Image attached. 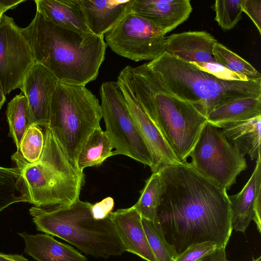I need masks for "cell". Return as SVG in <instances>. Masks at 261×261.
Returning <instances> with one entry per match:
<instances>
[{
  "label": "cell",
  "instance_id": "6da1fadb",
  "mask_svg": "<svg viewBox=\"0 0 261 261\" xmlns=\"http://www.w3.org/2000/svg\"><path fill=\"white\" fill-rule=\"evenodd\" d=\"M158 172L161 190L154 222L176 253L205 242L225 248L232 231L226 190L187 162L165 166Z\"/></svg>",
  "mask_w": 261,
  "mask_h": 261
},
{
  "label": "cell",
  "instance_id": "7a4b0ae2",
  "mask_svg": "<svg viewBox=\"0 0 261 261\" xmlns=\"http://www.w3.org/2000/svg\"><path fill=\"white\" fill-rule=\"evenodd\" d=\"M21 31L35 62L49 70L59 82L85 86L96 79L105 59L103 36L56 25L37 11Z\"/></svg>",
  "mask_w": 261,
  "mask_h": 261
},
{
  "label": "cell",
  "instance_id": "3957f363",
  "mask_svg": "<svg viewBox=\"0 0 261 261\" xmlns=\"http://www.w3.org/2000/svg\"><path fill=\"white\" fill-rule=\"evenodd\" d=\"M119 75L179 161L187 162L206 118L168 91L147 63L127 66Z\"/></svg>",
  "mask_w": 261,
  "mask_h": 261
},
{
  "label": "cell",
  "instance_id": "277c9868",
  "mask_svg": "<svg viewBox=\"0 0 261 261\" xmlns=\"http://www.w3.org/2000/svg\"><path fill=\"white\" fill-rule=\"evenodd\" d=\"M147 65L168 91L192 104L206 118L226 102L261 97V80H221L166 52Z\"/></svg>",
  "mask_w": 261,
  "mask_h": 261
},
{
  "label": "cell",
  "instance_id": "5b68a950",
  "mask_svg": "<svg viewBox=\"0 0 261 261\" xmlns=\"http://www.w3.org/2000/svg\"><path fill=\"white\" fill-rule=\"evenodd\" d=\"M92 204L80 199L68 205L33 206L30 210L38 230L58 237L87 255L108 258L126 252L108 216L94 219Z\"/></svg>",
  "mask_w": 261,
  "mask_h": 261
},
{
  "label": "cell",
  "instance_id": "8992f818",
  "mask_svg": "<svg viewBox=\"0 0 261 261\" xmlns=\"http://www.w3.org/2000/svg\"><path fill=\"white\" fill-rule=\"evenodd\" d=\"M44 139L42 154L36 162H27L17 151L12 155L21 170L25 202L42 207L72 203L80 199L84 173L73 166L47 126Z\"/></svg>",
  "mask_w": 261,
  "mask_h": 261
},
{
  "label": "cell",
  "instance_id": "52a82bcc",
  "mask_svg": "<svg viewBox=\"0 0 261 261\" xmlns=\"http://www.w3.org/2000/svg\"><path fill=\"white\" fill-rule=\"evenodd\" d=\"M101 118L99 100L85 85L59 81L47 127L76 169L81 148L93 130L100 127Z\"/></svg>",
  "mask_w": 261,
  "mask_h": 261
},
{
  "label": "cell",
  "instance_id": "ba28073f",
  "mask_svg": "<svg viewBox=\"0 0 261 261\" xmlns=\"http://www.w3.org/2000/svg\"><path fill=\"white\" fill-rule=\"evenodd\" d=\"M100 95L105 132L115 149L114 155L127 156L151 169L153 164L151 152L128 109L118 83H103Z\"/></svg>",
  "mask_w": 261,
  "mask_h": 261
},
{
  "label": "cell",
  "instance_id": "9c48e42d",
  "mask_svg": "<svg viewBox=\"0 0 261 261\" xmlns=\"http://www.w3.org/2000/svg\"><path fill=\"white\" fill-rule=\"evenodd\" d=\"M189 156L197 172L226 190L247 167L245 155L227 140L220 128L207 121Z\"/></svg>",
  "mask_w": 261,
  "mask_h": 261
},
{
  "label": "cell",
  "instance_id": "30bf717a",
  "mask_svg": "<svg viewBox=\"0 0 261 261\" xmlns=\"http://www.w3.org/2000/svg\"><path fill=\"white\" fill-rule=\"evenodd\" d=\"M165 38L154 23L131 12L106 34V43L122 57L152 61L165 52Z\"/></svg>",
  "mask_w": 261,
  "mask_h": 261
},
{
  "label": "cell",
  "instance_id": "8fae6325",
  "mask_svg": "<svg viewBox=\"0 0 261 261\" xmlns=\"http://www.w3.org/2000/svg\"><path fill=\"white\" fill-rule=\"evenodd\" d=\"M35 63L30 44L13 18L0 19V81L5 95L20 89Z\"/></svg>",
  "mask_w": 261,
  "mask_h": 261
},
{
  "label": "cell",
  "instance_id": "7c38bea8",
  "mask_svg": "<svg viewBox=\"0 0 261 261\" xmlns=\"http://www.w3.org/2000/svg\"><path fill=\"white\" fill-rule=\"evenodd\" d=\"M58 82L53 73L36 62L27 72L20 89L27 100L31 125L48 126L51 97Z\"/></svg>",
  "mask_w": 261,
  "mask_h": 261
},
{
  "label": "cell",
  "instance_id": "4fadbf2b",
  "mask_svg": "<svg viewBox=\"0 0 261 261\" xmlns=\"http://www.w3.org/2000/svg\"><path fill=\"white\" fill-rule=\"evenodd\" d=\"M117 82L121 88L134 120L151 152L153 161L151 169L152 172L156 173L165 166L181 163L158 128L138 104L129 87L119 75Z\"/></svg>",
  "mask_w": 261,
  "mask_h": 261
},
{
  "label": "cell",
  "instance_id": "5bb4252c",
  "mask_svg": "<svg viewBox=\"0 0 261 261\" xmlns=\"http://www.w3.org/2000/svg\"><path fill=\"white\" fill-rule=\"evenodd\" d=\"M232 229L245 232L253 220L261 232V160H256L254 171L242 190L228 195Z\"/></svg>",
  "mask_w": 261,
  "mask_h": 261
},
{
  "label": "cell",
  "instance_id": "9a60e30c",
  "mask_svg": "<svg viewBox=\"0 0 261 261\" xmlns=\"http://www.w3.org/2000/svg\"><path fill=\"white\" fill-rule=\"evenodd\" d=\"M131 10L152 22L165 35L189 18L192 7L189 0H133Z\"/></svg>",
  "mask_w": 261,
  "mask_h": 261
},
{
  "label": "cell",
  "instance_id": "2e32d148",
  "mask_svg": "<svg viewBox=\"0 0 261 261\" xmlns=\"http://www.w3.org/2000/svg\"><path fill=\"white\" fill-rule=\"evenodd\" d=\"M109 217L126 251L146 261H158L148 243L142 218L133 206L111 212Z\"/></svg>",
  "mask_w": 261,
  "mask_h": 261
},
{
  "label": "cell",
  "instance_id": "e0dca14e",
  "mask_svg": "<svg viewBox=\"0 0 261 261\" xmlns=\"http://www.w3.org/2000/svg\"><path fill=\"white\" fill-rule=\"evenodd\" d=\"M217 42L206 31L173 34L165 38V52L189 62L216 63L213 48Z\"/></svg>",
  "mask_w": 261,
  "mask_h": 261
},
{
  "label": "cell",
  "instance_id": "ac0fdd59",
  "mask_svg": "<svg viewBox=\"0 0 261 261\" xmlns=\"http://www.w3.org/2000/svg\"><path fill=\"white\" fill-rule=\"evenodd\" d=\"M133 1L79 0L88 28L98 36H103L132 12Z\"/></svg>",
  "mask_w": 261,
  "mask_h": 261
},
{
  "label": "cell",
  "instance_id": "d6986e66",
  "mask_svg": "<svg viewBox=\"0 0 261 261\" xmlns=\"http://www.w3.org/2000/svg\"><path fill=\"white\" fill-rule=\"evenodd\" d=\"M18 234L24 241V252L37 261H88L71 246L56 240L49 234Z\"/></svg>",
  "mask_w": 261,
  "mask_h": 261
},
{
  "label": "cell",
  "instance_id": "ffe728a7",
  "mask_svg": "<svg viewBox=\"0 0 261 261\" xmlns=\"http://www.w3.org/2000/svg\"><path fill=\"white\" fill-rule=\"evenodd\" d=\"M36 11L56 25L91 33L84 19L79 0H35Z\"/></svg>",
  "mask_w": 261,
  "mask_h": 261
},
{
  "label": "cell",
  "instance_id": "44dd1931",
  "mask_svg": "<svg viewBox=\"0 0 261 261\" xmlns=\"http://www.w3.org/2000/svg\"><path fill=\"white\" fill-rule=\"evenodd\" d=\"M260 125L261 116H259L247 121L226 124L221 130L230 143L243 154H247L254 160L260 156Z\"/></svg>",
  "mask_w": 261,
  "mask_h": 261
},
{
  "label": "cell",
  "instance_id": "7402d4cb",
  "mask_svg": "<svg viewBox=\"0 0 261 261\" xmlns=\"http://www.w3.org/2000/svg\"><path fill=\"white\" fill-rule=\"evenodd\" d=\"M261 116V97H247L226 102L214 109L207 121L221 128L232 122L247 121Z\"/></svg>",
  "mask_w": 261,
  "mask_h": 261
},
{
  "label": "cell",
  "instance_id": "603a6c76",
  "mask_svg": "<svg viewBox=\"0 0 261 261\" xmlns=\"http://www.w3.org/2000/svg\"><path fill=\"white\" fill-rule=\"evenodd\" d=\"M112 143L101 127L90 134L79 153L76 168L81 172L87 167L97 166L114 155Z\"/></svg>",
  "mask_w": 261,
  "mask_h": 261
},
{
  "label": "cell",
  "instance_id": "cb8c5ba5",
  "mask_svg": "<svg viewBox=\"0 0 261 261\" xmlns=\"http://www.w3.org/2000/svg\"><path fill=\"white\" fill-rule=\"evenodd\" d=\"M6 115L9 125V136L13 139L17 150L28 127L31 125L25 96L16 95L8 104Z\"/></svg>",
  "mask_w": 261,
  "mask_h": 261
},
{
  "label": "cell",
  "instance_id": "d4e9b609",
  "mask_svg": "<svg viewBox=\"0 0 261 261\" xmlns=\"http://www.w3.org/2000/svg\"><path fill=\"white\" fill-rule=\"evenodd\" d=\"M161 190V179L159 172L152 173L146 180L140 197L133 206L142 218L155 222L156 210Z\"/></svg>",
  "mask_w": 261,
  "mask_h": 261
},
{
  "label": "cell",
  "instance_id": "484cf974",
  "mask_svg": "<svg viewBox=\"0 0 261 261\" xmlns=\"http://www.w3.org/2000/svg\"><path fill=\"white\" fill-rule=\"evenodd\" d=\"M20 184L19 168L0 166V212L13 203L25 202Z\"/></svg>",
  "mask_w": 261,
  "mask_h": 261
},
{
  "label": "cell",
  "instance_id": "4316f807",
  "mask_svg": "<svg viewBox=\"0 0 261 261\" xmlns=\"http://www.w3.org/2000/svg\"><path fill=\"white\" fill-rule=\"evenodd\" d=\"M213 56L217 63L227 69L250 80H261L260 73L250 63L218 42L214 45Z\"/></svg>",
  "mask_w": 261,
  "mask_h": 261
},
{
  "label": "cell",
  "instance_id": "83f0119b",
  "mask_svg": "<svg viewBox=\"0 0 261 261\" xmlns=\"http://www.w3.org/2000/svg\"><path fill=\"white\" fill-rule=\"evenodd\" d=\"M142 225L149 246L158 261H175L178 256L166 240L159 226L154 221L142 218Z\"/></svg>",
  "mask_w": 261,
  "mask_h": 261
},
{
  "label": "cell",
  "instance_id": "f1b7e54d",
  "mask_svg": "<svg viewBox=\"0 0 261 261\" xmlns=\"http://www.w3.org/2000/svg\"><path fill=\"white\" fill-rule=\"evenodd\" d=\"M44 134L39 126L31 125L25 133L17 150L23 159L28 163L38 161L44 146Z\"/></svg>",
  "mask_w": 261,
  "mask_h": 261
},
{
  "label": "cell",
  "instance_id": "f546056e",
  "mask_svg": "<svg viewBox=\"0 0 261 261\" xmlns=\"http://www.w3.org/2000/svg\"><path fill=\"white\" fill-rule=\"evenodd\" d=\"M243 0H217L214 5L215 20L224 30L232 29L242 18Z\"/></svg>",
  "mask_w": 261,
  "mask_h": 261
},
{
  "label": "cell",
  "instance_id": "4dcf8cb0",
  "mask_svg": "<svg viewBox=\"0 0 261 261\" xmlns=\"http://www.w3.org/2000/svg\"><path fill=\"white\" fill-rule=\"evenodd\" d=\"M190 63L200 70L210 73L221 80L242 81L250 80L246 76L237 74L217 63Z\"/></svg>",
  "mask_w": 261,
  "mask_h": 261
},
{
  "label": "cell",
  "instance_id": "1f68e13d",
  "mask_svg": "<svg viewBox=\"0 0 261 261\" xmlns=\"http://www.w3.org/2000/svg\"><path fill=\"white\" fill-rule=\"evenodd\" d=\"M218 248L216 244L213 242L196 244L189 247L178 254L175 261H199Z\"/></svg>",
  "mask_w": 261,
  "mask_h": 261
},
{
  "label": "cell",
  "instance_id": "d6a6232c",
  "mask_svg": "<svg viewBox=\"0 0 261 261\" xmlns=\"http://www.w3.org/2000/svg\"><path fill=\"white\" fill-rule=\"evenodd\" d=\"M243 12H245L251 18L261 34V1L243 0Z\"/></svg>",
  "mask_w": 261,
  "mask_h": 261
},
{
  "label": "cell",
  "instance_id": "836d02e7",
  "mask_svg": "<svg viewBox=\"0 0 261 261\" xmlns=\"http://www.w3.org/2000/svg\"><path fill=\"white\" fill-rule=\"evenodd\" d=\"M114 205V199L111 197H107L99 202L92 204L91 212L93 218L101 220L108 217L112 212Z\"/></svg>",
  "mask_w": 261,
  "mask_h": 261
},
{
  "label": "cell",
  "instance_id": "e575fe53",
  "mask_svg": "<svg viewBox=\"0 0 261 261\" xmlns=\"http://www.w3.org/2000/svg\"><path fill=\"white\" fill-rule=\"evenodd\" d=\"M199 261H229L226 257L225 248H218L212 253Z\"/></svg>",
  "mask_w": 261,
  "mask_h": 261
},
{
  "label": "cell",
  "instance_id": "d590c367",
  "mask_svg": "<svg viewBox=\"0 0 261 261\" xmlns=\"http://www.w3.org/2000/svg\"><path fill=\"white\" fill-rule=\"evenodd\" d=\"M25 0H0V7L5 13L8 10L14 9Z\"/></svg>",
  "mask_w": 261,
  "mask_h": 261
},
{
  "label": "cell",
  "instance_id": "8d00e7d4",
  "mask_svg": "<svg viewBox=\"0 0 261 261\" xmlns=\"http://www.w3.org/2000/svg\"><path fill=\"white\" fill-rule=\"evenodd\" d=\"M0 261H30L21 254H9L0 252Z\"/></svg>",
  "mask_w": 261,
  "mask_h": 261
},
{
  "label": "cell",
  "instance_id": "74e56055",
  "mask_svg": "<svg viewBox=\"0 0 261 261\" xmlns=\"http://www.w3.org/2000/svg\"><path fill=\"white\" fill-rule=\"evenodd\" d=\"M6 100V95L4 93L3 88L0 81V110Z\"/></svg>",
  "mask_w": 261,
  "mask_h": 261
},
{
  "label": "cell",
  "instance_id": "f35d334b",
  "mask_svg": "<svg viewBox=\"0 0 261 261\" xmlns=\"http://www.w3.org/2000/svg\"><path fill=\"white\" fill-rule=\"evenodd\" d=\"M4 14V12L0 7V19Z\"/></svg>",
  "mask_w": 261,
  "mask_h": 261
},
{
  "label": "cell",
  "instance_id": "ab89813d",
  "mask_svg": "<svg viewBox=\"0 0 261 261\" xmlns=\"http://www.w3.org/2000/svg\"><path fill=\"white\" fill-rule=\"evenodd\" d=\"M260 258H261L260 256H259L258 257H257L255 259H253L252 261H261Z\"/></svg>",
  "mask_w": 261,
  "mask_h": 261
}]
</instances>
